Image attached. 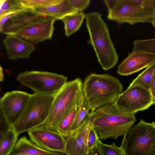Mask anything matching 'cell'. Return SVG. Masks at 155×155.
Segmentation results:
<instances>
[{"instance_id": "1", "label": "cell", "mask_w": 155, "mask_h": 155, "mask_svg": "<svg viewBox=\"0 0 155 155\" xmlns=\"http://www.w3.org/2000/svg\"><path fill=\"white\" fill-rule=\"evenodd\" d=\"M136 120L134 114L126 112L114 103L92 111L91 122L98 138L105 140L109 138L116 139L124 136Z\"/></svg>"}, {"instance_id": "2", "label": "cell", "mask_w": 155, "mask_h": 155, "mask_svg": "<svg viewBox=\"0 0 155 155\" xmlns=\"http://www.w3.org/2000/svg\"><path fill=\"white\" fill-rule=\"evenodd\" d=\"M85 18L89 36L87 42L93 47L100 64L105 71L114 67L118 57L101 14L97 12H90L85 14Z\"/></svg>"}, {"instance_id": "3", "label": "cell", "mask_w": 155, "mask_h": 155, "mask_svg": "<svg viewBox=\"0 0 155 155\" xmlns=\"http://www.w3.org/2000/svg\"><path fill=\"white\" fill-rule=\"evenodd\" d=\"M123 90L118 79L109 74L91 73L83 83V92L92 111L104 105L115 103Z\"/></svg>"}, {"instance_id": "4", "label": "cell", "mask_w": 155, "mask_h": 155, "mask_svg": "<svg viewBox=\"0 0 155 155\" xmlns=\"http://www.w3.org/2000/svg\"><path fill=\"white\" fill-rule=\"evenodd\" d=\"M83 93V83L80 78L67 81L55 95L49 115L43 125L56 131L61 121L78 105Z\"/></svg>"}, {"instance_id": "5", "label": "cell", "mask_w": 155, "mask_h": 155, "mask_svg": "<svg viewBox=\"0 0 155 155\" xmlns=\"http://www.w3.org/2000/svg\"><path fill=\"white\" fill-rule=\"evenodd\" d=\"M155 15V0H118L108 12L107 18L119 24L151 23Z\"/></svg>"}, {"instance_id": "6", "label": "cell", "mask_w": 155, "mask_h": 155, "mask_svg": "<svg viewBox=\"0 0 155 155\" xmlns=\"http://www.w3.org/2000/svg\"><path fill=\"white\" fill-rule=\"evenodd\" d=\"M55 95L35 93L31 95L22 114L12 126L18 135L44 124L49 115Z\"/></svg>"}, {"instance_id": "7", "label": "cell", "mask_w": 155, "mask_h": 155, "mask_svg": "<svg viewBox=\"0 0 155 155\" xmlns=\"http://www.w3.org/2000/svg\"><path fill=\"white\" fill-rule=\"evenodd\" d=\"M122 140L125 155H147L155 146V122L140 120Z\"/></svg>"}, {"instance_id": "8", "label": "cell", "mask_w": 155, "mask_h": 155, "mask_svg": "<svg viewBox=\"0 0 155 155\" xmlns=\"http://www.w3.org/2000/svg\"><path fill=\"white\" fill-rule=\"evenodd\" d=\"M67 78L61 74L38 71H26L18 75L17 80L35 93L55 94L67 82Z\"/></svg>"}, {"instance_id": "9", "label": "cell", "mask_w": 155, "mask_h": 155, "mask_svg": "<svg viewBox=\"0 0 155 155\" xmlns=\"http://www.w3.org/2000/svg\"><path fill=\"white\" fill-rule=\"evenodd\" d=\"M150 90L138 86H129L119 96L115 103L120 108L130 113L148 109L153 104Z\"/></svg>"}, {"instance_id": "10", "label": "cell", "mask_w": 155, "mask_h": 155, "mask_svg": "<svg viewBox=\"0 0 155 155\" xmlns=\"http://www.w3.org/2000/svg\"><path fill=\"white\" fill-rule=\"evenodd\" d=\"M46 17L30 9L15 12L0 18V31L7 35H16L23 28Z\"/></svg>"}, {"instance_id": "11", "label": "cell", "mask_w": 155, "mask_h": 155, "mask_svg": "<svg viewBox=\"0 0 155 155\" xmlns=\"http://www.w3.org/2000/svg\"><path fill=\"white\" fill-rule=\"evenodd\" d=\"M27 92L13 91L6 92L1 98L0 112L12 126L25 110L31 96Z\"/></svg>"}, {"instance_id": "12", "label": "cell", "mask_w": 155, "mask_h": 155, "mask_svg": "<svg viewBox=\"0 0 155 155\" xmlns=\"http://www.w3.org/2000/svg\"><path fill=\"white\" fill-rule=\"evenodd\" d=\"M28 134L31 140L39 147L65 154L66 137L57 131L49 129L43 124L28 131Z\"/></svg>"}, {"instance_id": "13", "label": "cell", "mask_w": 155, "mask_h": 155, "mask_svg": "<svg viewBox=\"0 0 155 155\" xmlns=\"http://www.w3.org/2000/svg\"><path fill=\"white\" fill-rule=\"evenodd\" d=\"M92 113L91 111L81 126L66 137V155H87V138L92 126L91 122Z\"/></svg>"}, {"instance_id": "14", "label": "cell", "mask_w": 155, "mask_h": 155, "mask_svg": "<svg viewBox=\"0 0 155 155\" xmlns=\"http://www.w3.org/2000/svg\"><path fill=\"white\" fill-rule=\"evenodd\" d=\"M57 20L54 18L46 17L23 28L16 35L33 44L50 39Z\"/></svg>"}, {"instance_id": "15", "label": "cell", "mask_w": 155, "mask_h": 155, "mask_svg": "<svg viewBox=\"0 0 155 155\" xmlns=\"http://www.w3.org/2000/svg\"><path fill=\"white\" fill-rule=\"evenodd\" d=\"M155 63V54L141 51H132L118 66L117 73L128 75Z\"/></svg>"}, {"instance_id": "16", "label": "cell", "mask_w": 155, "mask_h": 155, "mask_svg": "<svg viewBox=\"0 0 155 155\" xmlns=\"http://www.w3.org/2000/svg\"><path fill=\"white\" fill-rule=\"evenodd\" d=\"M3 44L8 57L11 60L28 58L35 49L34 44L16 35H7Z\"/></svg>"}, {"instance_id": "17", "label": "cell", "mask_w": 155, "mask_h": 155, "mask_svg": "<svg viewBox=\"0 0 155 155\" xmlns=\"http://www.w3.org/2000/svg\"><path fill=\"white\" fill-rule=\"evenodd\" d=\"M64 153L43 149L29 140L26 136L20 137L10 155H65Z\"/></svg>"}, {"instance_id": "18", "label": "cell", "mask_w": 155, "mask_h": 155, "mask_svg": "<svg viewBox=\"0 0 155 155\" xmlns=\"http://www.w3.org/2000/svg\"><path fill=\"white\" fill-rule=\"evenodd\" d=\"M34 10L47 17L54 18L57 20H61L66 16L78 12L71 5L68 0H60L57 3Z\"/></svg>"}, {"instance_id": "19", "label": "cell", "mask_w": 155, "mask_h": 155, "mask_svg": "<svg viewBox=\"0 0 155 155\" xmlns=\"http://www.w3.org/2000/svg\"><path fill=\"white\" fill-rule=\"evenodd\" d=\"M85 16L84 13L78 12L66 16L61 20L64 25L66 36H69L80 28L85 18Z\"/></svg>"}, {"instance_id": "20", "label": "cell", "mask_w": 155, "mask_h": 155, "mask_svg": "<svg viewBox=\"0 0 155 155\" xmlns=\"http://www.w3.org/2000/svg\"><path fill=\"white\" fill-rule=\"evenodd\" d=\"M18 135L12 126L0 137V155H10L16 143Z\"/></svg>"}, {"instance_id": "21", "label": "cell", "mask_w": 155, "mask_h": 155, "mask_svg": "<svg viewBox=\"0 0 155 155\" xmlns=\"http://www.w3.org/2000/svg\"><path fill=\"white\" fill-rule=\"evenodd\" d=\"M90 110V106L83 93L78 105L76 117L71 129V133L76 130L81 126L87 117Z\"/></svg>"}, {"instance_id": "22", "label": "cell", "mask_w": 155, "mask_h": 155, "mask_svg": "<svg viewBox=\"0 0 155 155\" xmlns=\"http://www.w3.org/2000/svg\"><path fill=\"white\" fill-rule=\"evenodd\" d=\"M155 70V63L147 67L133 80L129 86H138L150 90Z\"/></svg>"}, {"instance_id": "23", "label": "cell", "mask_w": 155, "mask_h": 155, "mask_svg": "<svg viewBox=\"0 0 155 155\" xmlns=\"http://www.w3.org/2000/svg\"><path fill=\"white\" fill-rule=\"evenodd\" d=\"M78 107V105H76L72 109L57 128L56 131L66 137L70 134L71 129L76 117Z\"/></svg>"}, {"instance_id": "24", "label": "cell", "mask_w": 155, "mask_h": 155, "mask_svg": "<svg viewBox=\"0 0 155 155\" xmlns=\"http://www.w3.org/2000/svg\"><path fill=\"white\" fill-rule=\"evenodd\" d=\"M0 18L25 8L20 0H0Z\"/></svg>"}, {"instance_id": "25", "label": "cell", "mask_w": 155, "mask_h": 155, "mask_svg": "<svg viewBox=\"0 0 155 155\" xmlns=\"http://www.w3.org/2000/svg\"><path fill=\"white\" fill-rule=\"evenodd\" d=\"M97 147L102 155H125L122 140L120 146L118 147L114 142L111 144H107L103 143L99 139Z\"/></svg>"}, {"instance_id": "26", "label": "cell", "mask_w": 155, "mask_h": 155, "mask_svg": "<svg viewBox=\"0 0 155 155\" xmlns=\"http://www.w3.org/2000/svg\"><path fill=\"white\" fill-rule=\"evenodd\" d=\"M133 51H141L155 54V38L134 41Z\"/></svg>"}, {"instance_id": "27", "label": "cell", "mask_w": 155, "mask_h": 155, "mask_svg": "<svg viewBox=\"0 0 155 155\" xmlns=\"http://www.w3.org/2000/svg\"><path fill=\"white\" fill-rule=\"evenodd\" d=\"M60 0H20L24 7L26 8L35 10L55 4Z\"/></svg>"}, {"instance_id": "28", "label": "cell", "mask_w": 155, "mask_h": 155, "mask_svg": "<svg viewBox=\"0 0 155 155\" xmlns=\"http://www.w3.org/2000/svg\"><path fill=\"white\" fill-rule=\"evenodd\" d=\"M71 5L78 12H81L88 7L90 0H68Z\"/></svg>"}, {"instance_id": "29", "label": "cell", "mask_w": 155, "mask_h": 155, "mask_svg": "<svg viewBox=\"0 0 155 155\" xmlns=\"http://www.w3.org/2000/svg\"><path fill=\"white\" fill-rule=\"evenodd\" d=\"M99 139L95 130L92 126L89 132L87 138L88 151L97 146Z\"/></svg>"}, {"instance_id": "30", "label": "cell", "mask_w": 155, "mask_h": 155, "mask_svg": "<svg viewBox=\"0 0 155 155\" xmlns=\"http://www.w3.org/2000/svg\"><path fill=\"white\" fill-rule=\"evenodd\" d=\"M0 137H1L12 127L10 125L0 112Z\"/></svg>"}, {"instance_id": "31", "label": "cell", "mask_w": 155, "mask_h": 155, "mask_svg": "<svg viewBox=\"0 0 155 155\" xmlns=\"http://www.w3.org/2000/svg\"><path fill=\"white\" fill-rule=\"evenodd\" d=\"M118 0H104L103 1L106 5L108 12L111 11L114 9L116 5Z\"/></svg>"}, {"instance_id": "32", "label": "cell", "mask_w": 155, "mask_h": 155, "mask_svg": "<svg viewBox=\"0 0 155 155\" xmlns=\"http://www.w3.org/2000/svg\"><path fill=\"white\" fill-rule=\"evenodd\" d=\"M150 91L153 99H155V70L152 78Z\"/></svg>"}, {"instance_id": "33", "label": "cell", "mask_w": 155, "mask_h": 155, "mask_svg": "<svg viewBox=\"0 0 155 155\" xmlns=\"http://www.w3.org/2000/svg\"><path fill=\"white\" fill-rule=\"evenodd\" d=\"M87 155H102L97 146L89 150Z\"/></svg>"}, {"instance_id": "34", "label": "cell", "mask_w": 155, "mask_h": 155, "mask_svg": "<svg viewBox=\"0 0 155 155\" xmlns=\"http://www.w3.org/2000/svg\"><path fill=\"white\" fill-rule=\"evenodd\" d=\"M0 68V81H2L4 79V75L3 72V68L1 65Z\"/></svg>"}, {"instance_id": "35", "label": "cell", "mask_w": 155, "mask_h": 155, "mask_svg": "<svg viewBox=\"0 0 155 155\" xmlns=\"http://www.w3.org/2000/svg\"><path fill=\"white\" fill-rule=\"evenodd\" d=\"M147 155H155V146L152 149Z\"/></svg>"}, {"instance_id": "36", "label": "cell", "mask_w": 155, "mask_h": 155, "mask_svg": "<svg viewBox=\"0 0 155 155\" xmlns=\"http://www.w3.org/2000/svg\"><path fill=\"white\" fill-rule=\"evenodd\" d=\"M151 24L154 27L155 30V15L154 16V17L151 23Z\"/></svg>"}, {"instance_id": "37", "label": "cell", "mask_w": 155, "mask_h": 155, "mask_svg": "<svg viewBox=\"0 0 155 155\" xmlns=\"http://www.w3.org/2000/svg\"><path fill=\"white\" fill-rule=\"evenodd\" d=\"M153 104H154V105H155V99H153Z\"/></svg>"}, {"instance_id": "38", "label": "cell", "mask_w": 155, "mask_h": 155, "mask_svg": "<svg viewBox=\"0 0 155 155\" xmlns=\"http://www.w3.org/2000/svg\"></svg>"}]
</instances>
